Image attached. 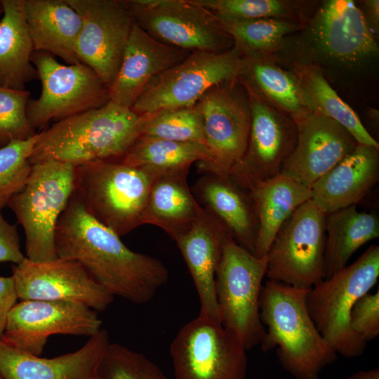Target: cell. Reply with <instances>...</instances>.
Here are the masks:
<instances>
[{
    "label": "cell",
    "instance_id": "obj_6",
    "mask_svg": "<svg viewBox=\"0 0 379 379\" xmlns=\"http://www.w3.org/2000/svg\"><path fill=\"white\" fill-rule=\"evenodd\" d=\"M74 192V166L55 161L32 165L25 185L7 204L24 230L26 258L36 262L58 258L56 227Z\"/></svg>",
    "mask_w": 379,
    "mask_h": 379
},
{
    "label": "cell",
    "instance_id": "obj_20",
    "mask_svg": "<svg viewBox=\"0 0 379 379\" xmlns=\"http://www.w3.org/2000/svg\"><path fill=\"white\" fill-rule=\"evenodd\" d=\"M232 237L211 213H203L192 227L174 240L186 262L197 289L199 316L221 323L215 294V275L223 247Z\"/></svg>",
    "mask_w": 379,
    "mask_h": 379
},
{
    "label": "cell",
    "instance_id": "obj_15",
    "mask_svg": "<svg viewBox=\"0 0 379 379\" xmlns=\"http://www.w3.org/2000/svg\"><path fill=\"white\" fill-rule=\"evenodd\" d=\"M80 15L76 51L110 88L134 21L124 0H66Z\"/></svg>",
    "mask_w": 379,
    "mask_h": 379
},
{
    "label": "cell",
    "instance_id": "obj_28",
    "mask_svg": "<svg viewBox=\"0 0 379 379\" xmlns=\"http://www.w3.org/2000/svg\"><path fill=\"white\" fill-rule=\"evenodd\" d=\"M250 194L258 223L253 255L262 258L286 220L311 199V188L279 174L260 184Z\"/></svg>",
    "mask_w": 379,
    "mask_h": 379
},
{
    "label": "cell",
    "instance_id": "obj_42",
    "mask_svg": "<svg viewBox=\"0 0 379 379\" xmlns=\"http://www.w3.org/2000/svg\"><path fill=\"white\" fill-rule=\"evenodd\" d=\"M363 4L365 10L364 15L370 28L378 32L379 28V1L366 0L363 1Z\"/></svg>",
    "mask_w": 379,
    "mask_h": 379
},
{
    "label": "cell",
    "instance_id": "obj_9",
    "mask_svg": "<svg viewBox=\"0 0 379 379\" xmlns=\"http://www.w3.org/2000/svg\"><path fill=\"white\" fill-rule=\"evenodd\" d=\"M31 62L41 84L40 96L29 98L27 105V119L36 132L52 120L100 107L110 100L109 88L86 65H62L44 51H34Z\"/></svg>",
    "mask_w": 379,
    "mask_h": 379
},
{
    "label": "cell",
    "instance_id": "obj_39",
    "mask_svg": "<svg viewBox=\"0 0 379 379\" xmlns=\"http://www.w3.org/2000/svg\"><path fill=\"white\" fill-rule=\"evenodd\" d=\"M352 331L366 343L379 335V289L366 293L354 303L350 317Z\"/></svg>",
    "mask_w": 379,
    "mask_h": 379
},
{
    "label": "cell",
    "instance_id": "obj_46",
    "mask_svg": "<svg viewBox=\"0 0 379 379\" xmlns=\"http://www.w3.org/2000/svg\"><path fill=\"white\" fill-rule=\"evenodd\" d=\"M0 379H2L1 376L0 375Z\"/></svg>",
    "mask_w": 379,
    "mask_h": 379
},
{
    "label": "cell",
    "instance_id": "obj_10",
    "mask_svg": "<svg viewBox=\"0 0 379 379\" xmlns=\"http://www.w3.org/2000/svg\"><path fill=\"white\" fill-rule=\"evenodd\" d=\"M326 216L311 199L291 214L266 254L269 281L309 289L324 279Z\"/></svg>",
    "mask_w": 379,
    "mask_h": 379
},
{
    "label": "cell",
    "instance_id": "obj_25",
    "mask_svg": "<svg viewBox=\"0 0 379 379\" xmlns=\"http://www.w3.org/2000/svg\"><path fill=\"white\" fill-rule=\"evenodd\" d=\"M188 171L164 172L155 179L143 217V225L160 227L173 240L187 231L204 211L187 185Z\"/></svg>",
    "mask_w": 379,
    "mask_h": 379
},
{
    "label": "cell",
    "instance_id": "obj_24",
    "mask_svg": "<svg viewBox=\"0 0 379 379\" xmlns=\"http://www.w3.org/2000/svg\"><path fill=\"white\" fill-rule=\"evenodd\" d=\"M25 15L34 51H44L67 65L81 63L76 47L82 26L66 0H25Z\"/></svg>",
    "mask_w": 379,
    "mask_h": 379
},
{
    "label": "cell",
    "instance_id": "obj_23",
    "mask_svg": "<svg viewBox=\"0 0 379 379\" xmlns=\"http://www.w3.org/2000/svg\"><path fill=\"white\" fill-rule=\"evenodd\" d=\"M378 149L357 144L311 186L313 203L328 214L361 201L379 179Z\"/></svg>",
    "mask_w": 379,
    "mask_h": 379
},
{
    "label": "cell",
    "instance_id": "obj_45",
    "mask_svg": "<svg viewBox=\"0 0 379 379\" xmlns=\"http://www.w3.org/2000/svg\"><path fill=\"white\" fill-rule=\"evenodd\" d=\"M92 379H98V378H97L96 376H95V378H92Z\"/></svg>",
    "mask_w": 379,
    "mask_h": 379
},
{
    "label": "cell",
    "instance_id": "obj_1",
    "mask_svg": "<svg viewBox=\"0 0 379 379\" xmlns=\"http://www.w3.org/2000/svg\"><path fill=\"white\" fill-rule=\"evenodd\" d=\"M55 242L58 258L77 261L113 297L132 303L148 302L168 280L160 260L128 248L75 192L59 219Z\"/></svg>",
    "mask_w": 379,
    "mask_h": 379
},
{
    "label": "cell",
    "instance_id": "obj_37",
    "mask_svg": "<svg viewBox=\"0 0 379 379\" xmlns=\"http://www.w3.org/2000/svg\"><path fill=\"white\" fill-rule=\"evenodd\" d=\"M39 133L22 140H14L0 147V207L25 185L32 165L29 159L37 142Z\"/></svg>",
    "mask_w": 379,
    "mask_h": 379
},
{
    "label": "cell",
    "instance_id": "obj_33",
    "mask_svg": "<svg viewBox=\"0 0 379 379\" xmlns=\"http://www.w3.org/2000/svg\"><path fill=\"white\" fill-rule=\"evenodd\" d=\"M220 20L233 46L245 58H267L281 46L285 36L301 25L297 21L277 18Z\"/></svg>",
    "mask_w": 379,
    "mask_h": 379
},
{
    "label": "cell",
    "instance_id": "obj_19",
    "mask_svg": "<svg viewBox=\"0 0 379 379\" xmlns=\"http://www.w3.org/2000/svg\"><path fill=\"white\" fill-rule=\"evenodd\" d=\"M314 46L335 60L355 64L378 54V46L364 11L352 0H328L310 25Z\"/></svg>",
    "mask_w": 379,
    "mask_h": 379
},
{
    "label": "cell",
    "instance_id": "obj_30",
    "mask_svg": "<svg viewBox=\"0 0 379 379\" xmlns=\"http://www.w3.org/2000/svg\"><path fill=\"white\" fill-rule=\"evenodd\" d=\"M293 73L302 102L310 112L338 122L358 144L379 148L378 142L366 129L357 114L330 86L318 67L298 63L293 66Z\"/></svg>",
    "mask_w": 379,
    "mask_h": 379
},
{
    "label": "cell",
    "instance_id": "obj_21",
    "mask_svg": "<svg viewBox=\"0 0 379 379\" xmlns=\"http://www.w3.org/2000/svg\"><path fill=\"white\" fill-rule=\"evenodd\" d=\"M111 342L100 329L79 350L53 358H43L0 340V375L2 379H92Z\"/></svg>",
    "mask_w": 379,
    "mask_h": 379
},
{
    "label": "cell",
    "instance_id": "obj_13",
    "mask_svg": "<svg viewBox=\"0 0 379 379\" xmlns=\"http://www.w3.org/2000/svg\"><path fill=\"white\" fill-rule=\"evenodd\" d=\"M210 159L199 164L213 175L228 178L244 156L251 126V107L240 77L216 85L197 102Z\"/></svg>",
    "mask_w": 379,
    "mask_h": 379
},
{
    "label": "cell",
    "instance_id": "obj_16",
    "mask_svg": "<svg viewBox=\"0 0 379 379\" xmlns=\"http://www.w3.org/2000/svg\"><path fill=\"white\" fill-rule=\"evenodd\" d=\"M96 311L79 303L25 300L11 310L1 340L30 354L41 356L55 334L91 337L101 329Z\"/></svg>",
    "mask_w": 379,
    "mask_h": 379
},
{
    "label": "cell",
    "instance_id": "obj_7",
    "mask_svg": "<svg viewBox=\"0 0 379 379\" xmlns=\"http://www.w3.org/2000/svg\"><path fill=\"white\" fill-rule=\"evenodd\" d=\"M267 256L258 258L230 237L215 275V294L221 324L246 350L260 345L265 327L260 317V294Z\"/></svg>",
    "mask_w": 379,
    "mask_h": 379
},
{
    "label": "cell",
    "instance_id": "obj_32",
    "mask_svg": "<svg viewBox=\"0 0 379 379\" xmlns=\"http://www.w3.org/2000/svg\"><path fill=\"white\" fill-rule=\"evenodd\" d=\"M209 159L210 152L201 143L140 137L119 161L168 172L190 169L194 162L204 164Z\"/></svg>",
    "mask_w": 379,
    "mask_h": 379
},
{
    "label": "cell",
    "instance_id": "obj_44",
    "mask_svg": "<svg viewBox=\"0 0 379 379\" xmlns=\"http://www.w3.org/2000/svg\"><path fill=\"white\" fill-rule=\"evenodd\" d=\"M0 13H2V7H1V3H0Z\"/></svg>",
    "mask_w": 379,
    "mask_h": 379
},
{
    "label": "cell",
    "instance_id": "obj_43",
    "mask_svg": "<svg viewBox=\"0 0 379 379\" xmlns=\"http://www.w3.org/2000/svg\"><path fill=\"white\" fill-rule=\"evenodd\" d=\"M346 379H379V369L376 368L367 371H359Z\"/></svg>",
    "mask_w": 379,
    "mask_h": 379
},
{
    "label": "cell",
    "instance_id": "obj_41",
    "mask_svg": "<svg viewBox=\"0 0 379 379\" xmlns=\"http://www.w3.org/2000/svg\"><path fill=\"white\" fill-rule=\"evenodd\" d=\"M18 299L13 277H0V340L4 333L8 314Z\"/></svg>",
    "mask_w": 379,
    "mask_h": 379
},
{
    "label": "cell",
    "instance_id": "obj_5",
    "mask_svg": "<svg viewBox=\"0 0 379 379\" xmlns=\"http://www.w3.org/2000/svg\"><path fill=\"white\" fill-rule=\"evenodd\" d=\"M378 277L379 246L373 244L353 263L308 289L307 312L319 333L337 354L354 358L365 351L367 343L350 327V312Z\"/></svg>",
    "mask_w": 379,
    "mask_h": 379
},
{
    "label": "cell",
    "instance_id": "obj_11",
    "mask_svg": "<svg viewBox=\"0 0 379 379\" xmlns=\"http://www.w3.org/2000/svg\"><path fill=\"white\" fill-rule=\"evenodd\" d=\"M124 1L134 22L163 44L190 53L233 46L219 18L194 0Z\"/></svg>",
    "mask_w": 379,
    "mask_h": 379
},
{
    "label": "cell",
    "instance_id": "obj_34",
    "mask_svg": "<svg viewBox=\"0 0 379 379\" xmlns=\"http://www.w3.org/2000/svg\"><path fill=\"white\" fill-rule=\"evenodd\" d=\"M143 116L145 119L140 137L206 145L202 115L197 103L188 107L163 109Z\"/></svg>",
    "mask_w": 379,
    "mask_h": 379
},
{
    "label": "cell",
    "instance_id": "obj_27",
    "mask_svg": "<svg viewBox=\"0 0 379 379\" xmlns=\"http://www.w3.org/2000/svg\"><path fill=\"white\" fill-rule=\"evenodd\" d=\"M200 190L208 211L225 226L240 246L253 254L258 223L250 192L230 178L213 175L201 182Z\"/></svg>",
    "mask_w": 379,
    "mask_h": 379
},
{
    "label": "cell",
    "instance_id": "obj_14",
    "mask_svg": "<svg viewBox=\"0 0 379 379\" xmlns=\"http://www.w3.org/2000/svg\"><path fill=\"white\" fill-rule=\"evenodd\" d=\"M248 93L251 126L245 153L230 178L250 192L278 175L296 140V126L240 77Z\"/></svg>",
    "mask_w": 379,
    "mask_h": 379
},
{
    "label": "cell",
    "instance_id": "obj_31",
    "mask_svg": "<svg viewBox=\"0 0 379 379\" xmlns=\"http://www.w3.org/2000/svg\"><path fill=\"white\" fill-rule=\"evenodd\" d=\"M242 76L266 100L295 124L310 112L305 106L297 80L267 58H245Z\"/></svg>",
    "mask_w": 379,
    "mask_h": 379
},
{
    "label": "cell",
    "instance_id": "obj_29",
    "mask_svg": "<svg viewBox=\"0 0 379 379\" xmlns=\"http://www.w3.org/2000/svg\"><path fill=\"white\" fill-rule=\"evenodd\" d=\"M378 237L379 218L374 212H361L352 205L326 214L324 279L346 267L357 249Z\"/></svg>",
    "mask_w": 379,
    "mask_h": 379
},
{
    "label": "cell",
    "instance_id": "obj_8",
    "mask_svg": "<svg viewBox=\"0 0 379 379\" xmlns=\"http://www.w3.org/2000/svg\"><path fill=\"white\" fill-rule=\"evenodd\" d=\"M245 64V58L234 46L222 53H190L154 78L131 109L146 115L195 105L213 86L241 77Z\"/></svg>",
    "mask_w": 379,
    "mask_h": 379
},
{
    "label": "cell",
    "instance_id": "obj_38",
    "mask_svg": "<svg viewBox=\"0 0 379 379\" xmlns=\"http://www.w3.org/2000/svg\"><path fill=\"white\" fill-rule=\"evenodd\" d=\"M30 93L0 86V147L14 140L29 139L36 132L27 117Z\"/></svg>",
    "mask_w": 379,
    "mask_h": 379
},
{
    "label": "cell",
    "instance_id": "obj_4",
    "mask_svg": "<svg viewBox=\"0 0 379 379\" xmlns=\"http://www.w3.org/2000/svg\"><path fill=\"white\" fill-rule=\"evenodd\" d=\"M163 173L119 160L83 164L75 167V192L97 220L121 237L143 225L152 185Z\"/></svg>",
    "mask_w": 379,
    "mask_h": 379
},
{
    "label": "cell",
    "instance_id": "obj_35",
    "mask_svg": "<svg viewBox=\"0 0 379 379\" xmlns=\"http://www.w3.org/2000/svg\"><path fill=\"white\" fill-rule=\"evenodd\" d=\"M98 379H168L144 354L110 343L96 371Z\"/></svg>",
    "mask_w": 379,
    "mask_h": 379
},
{
    "label": "cell",
    "instance_id": "obj_12",
    "mask_svg": "<svg viewBox=\"0 0 379 379\" xmlns=\"http://www.w3.org/2000/svg\"><path fill=\"white\" fill-rule=\"evenodd\" d=\"M246 351L221 323L199 315L171 344L175 379H246Z\"/></svg>",
    "mask_w": 379,
    "mask_h": 379
},
{
    "label": "cell",
    "instance_id": "obj_3",
    "mask_svg": "<svg viewBox=\"0 0 379 379\" xmlns=\"http://www.w3.org/2000/svg\"><path fill=\"white\" fill-rule=\"evenodd\" d=\"M308 289L266 281L260 294V317L266 352L277 350L281 366L295 379H319L338 354L317 329L305 305Z\"/></svg>",
    "mask_w": 379,
    "mask_h": 379
},
{
    "label": "cell",
    "instance_id": "obj_36",
    "mask_svg": "<svg viewBox=\"0 0 379 379\" xmlns=\"http://www.w3.org/2000/svg\"><path fill=\"white\" fill-rule=\"evenodd\" d=\"M221 20L277 18L298 22L292 4L282 0H194Z\"/></svg>",
    "mask_w": 379,
    "mask_h": 379
},
{
    "label": "cell",
    "instance_id": "obj_40",
    "mask_svg": "<svg viewBox=\"0 0 379 379\" xmlns=\"http://www.w3.org/2000/svg\"><path fill=\"white\" fill-rule=\"evenodd\" d=\"M1 209L0 207V263L12 262L16 265L26 257L20 248L16 225L5 220Z\"/></svg>",
    "mask_w": 379,
    "mask_h": 379
},
{
    "label": "cell",
    "instance_id": "obj_2",
    "mask_svg": "<svg viewBox=\"0 0 379 379\" xmlns=\"http://www.w3.org/2000/svg\"><path fill=\"white\" fill-rule=\"evenodd\" d=\"M145 117L109 101L103 106L56 121L39 133L29 161H47L74 167L121 160L140 138Z\"/></svg>",
    "mask_w": 379,
    "mask_h": 379
},
{
    "label": "cell",
    "instance_id": "obj_17",
    "mask_svg": "<svg viewBox=\"0 0 379 379\" xmlns=\"http://www.w3.org/2000/svg\"><path fill=\"white\" fill-rule=\"evenodd\" d=\"M11 276L20 300L71 302L100 312L114 300L81 264L72 260L58 258L36 262L25 258L14 267Z\"/></svg>",
    "mask_w": 379,
    "mask_h": 379
},
{
    "label": "cell",
    "instance_id": "obj_26",
    "mask_svg": "<svg viewBox=\"0 0 379 379\" xmlns=\"http://www.w3.org/2000/svg\"><path fill=\"white\" fill-rule=\"evenodd\" d=\"M0 86L26 90L25 84L38 78L31 62L33 44L25 15V0H1Z\"/></svg>",
    "mask_w": 379,
    "mask_h": 379
},
{
    "label": "cell",
    "instance_id": "obj_18",
    "mask_svg": "<svg viewBox=\"0 0 379 379\" xmlns=\"http://www.w3.org/2000/svg\"><path fill=\"white\" fill-rule=\"evenodd\" d=\"M295 126V143L280 174L309 187L358 144L340 124L321 115L310 112Z\"/></svg>",
    "mask_w": 379,
    "mask_h": 379
},
{
    "label": "cell",
    "instance_id": "obj_22",
    "mask_svg": "<svg viewBox=\"0 0 379 379\" xmlns=\"http://www.w3.org/2000/svg\"><path fill=\"white\" fill-rule=\"evenodd\" d=\"M190 53L156 40L134 22L119 69L109 88L110 101L132 108L154 78Z\"/></svg>",
    "mask_w": 379,
    "mask_h": 379
}]
</instances>
